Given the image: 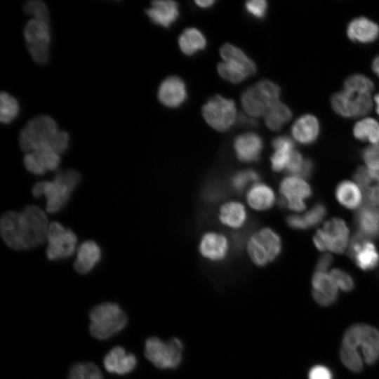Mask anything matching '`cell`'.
Returning a JSON list of instances; mask_svg holds the SVG:
<instances>
[{"label": "cell", "instance_id": "6da1fadb", "mask_svg": "<svg viewBox=\"0 0 379 379\" xmlns=\"http://www.w3.org/2000/svg\"><path fill=\"white\" fill-rule=\"evenodd\" d=\"M49 224L44 210L28 205L20 212L4 213L0 219V232L8 246L15 251H25L46 241Z\"/></svg>", "mask_w": 379, "mask_h": 379}, {"label": "cell", "instance_id": "7a4b0ae2", "mask_svg": "<svg viewBox=\"0 0 379 379\" xmlns=\"http://www.w3.org/2000/svg\"><path fill=\"white\" fill-rule=\"evenodd\" d=\"M69 140L68 133L59 130L55 121L45 114L31 119L21 129L18 137L20 147L26 153L50 149L60 155L67 150Z\"/></svg>", "mask_w": 379, "mask_h": 379}, {"label": "cell", "instance_id": "3957f363", "mask_svg": "<svg viewBox=\"0 0 379 379\" xmlns=\"http://www.w3.org/2000/svg\"><path fill=\"white\" fill-rule=\"evenodd\" d=\"M81 180L80 173L73 169L58 170L52 181H40L32 187L34 197L45 196L48 213L58 212L68 201L71 193Z\"/></svg>", "mask_w": 379, "mask_h": 379}, {"label": "cell", "instance_id": "277c9868", "mask_svg": "<svg viewBox=\"0 0 379 379\" xmlns=\"http://www.w3.org/2000/svg\"><path fill=\"white\" fill-rule=\"evenodd\" d=\"M90 332L99 340L109 338L121 331L127 318L121 308L115 303L104 302L90 311Z\"/></svg>", "mask_w": 379, "mask_h": 379}, {"label": "cell", "instance_id": "5b68a950", "mask_svg": "<svg viewBox=\"0 0 379 379\" xmlns=\"http://www.w3.org/2000/svg\"><path fill=\"white\" fill-rule=\"evenodd\" d=\"M281 90L274 82L262 79L248 88L241 95L243 108L251 117H260L279 102Z\"/></svg>", "mask_w": 379, "mask_h": 379}, {"label": "cell", "instance_id": "8992f818", "mask_svg": "<svg viewBox=\"0 0 379 379\" xmlns=\"http://www.w3.org/2000/svg\"><path fill=\"white\" fill-rule=\"evenodd\" d=\"M220 53L224 61L218 64V71L227 81L239 83L255 73L254 62L237 46L225 44L220 48Z\"/></svg>", "mask_w": 379, "mask_h": 379}, {"label": "cell", "instance_id": "52a82bcc", "mask_svg": "<svg viewBox=\"0 0 379 379\" xmlns=\"http://www.w3.org/2000/svg\"><path fill=\"white\" fill-rule=\"evenodd\" d=\"M247 253L251 260L258 267H264L280 254L281 241L279 234L270 227L255 232L247 241Z\"/></svg>", "mask_w": 379, "mask_h": 379}, {"label": "cell", "instance_id": "ba28073f", "mask_svg": "<svg viewBox=\"0 0 379 379\" xmlns=\"http://www.w3.org/2000/svg\"><path fill=\"white\" fill-rule=\"evenodd\" d=\"M183 350V344L178 338L164 342L157 337H150L145 342V355L158 368L173 369L180 364Z\"/></svg>", "mask_w": 379, "mask_h": 379}, {"label": "cell", "instance_id": "9c48e42d", "mask_svg": "<svg viewBox=\"0 0 379 379\" xmlns=\"http://www.w3.org/2000/svg\"><path fill=\"white\" fill-rule=\"evenodd\" d=\"M23 33L33 60L40 65L46 64L50 55L49 23L32 18L26 23Z\"/></svg>", "mask_w": 379, "mask_h": 379}, {"label": "cell", "instance_id": "30bf717a", "mask_svg": "<svg viewBox=\"0 0 379 379\" xmlns=\"http://www.w3.org/2000/svg\"><path fill=\"white\" fill-rule=\"evenodd\" d=\"M77 241L70 229L65 228L58 222H51L46 238L48 259L57 260L70 257L76 251Z\"/></svg>", "mask_w": 379, "mask_h": 379}, {"label": "cell", "instance_id": "8fae6325", "mask_svg": "<svg viewBox=\"0 0 379 379\" xmlns=\"http://www.w3.org/2000/svg\"><path fill=\"white\" fill-rule=\"evenodd\" d=\"M202 114L212 128L218 131H225L234 124L237 110L232 100L215 95L203 106Z\"/></svg>", "mask_w": 379, "mask_h": 379}, {"label": "cell", "instance_id": "7c38bea8", "mask_svg": "<svg viewBox=\"0 0 379 379\" xmlns=\"http://www.w3.org/2000/svg\"><path fill=\"white\" fill-rule=\"evenodd\" d=\"M348 228L340 218H333L318 230L314 237L315 246L319 251L329 250L341 253L346 248L348 241Z\"/></svg>", "mask_w": 379, "mask_h": 379}, {"label": "cell", "instance_id": "4fadbf2b", "mask_svg": "<svg viewBox=\"0 0 379 379\" xmlns=\"http://www.w3.org/2000/svg\"><path fill=\"white\" fill-rule=\"evenodd\" d=\"M333 110L344 117H355L365 115L371 109L372 100L370 93H337L331 98Z\"/></svg>", "mask_w": 379, "mask_h": 379}, {"label": "cell", "instance_id": "5bb4252c", "mask_svg": "<svg viewBox=\"0 0 379 379\" xmlns=\"http://www.w3.org/2000/svg\"><path fill=\"white\" fill-rule=\"evenodd\" d=\"M279 192L284 199L286 207L294 211H301L305 208L304 199L312 196L310 186L297 176H288L279 185Z\"/></svg>", "mask_w": 379, "mask_h": 379}, {"label": "cell", "instance_id": "9a60e30c", "mask_svg": "<svg viewBox=\"0 0 379 379\" xmlns=\"http://www.w3.org/2000/svg\"><path fill=\"white\" fill-rule=\"evenodd\" d=\"M25 168L36 175L56 170L60 162V154L50 149H40L26 153L23 158Z\"/></svg>", "mask_w": 379, "mask_h": 379}, {"label": "cell", "instance_id": "2e32d148", "mask_svg": "<svg viewBox=\"0 0 379 379\" xmlns=\"http://www.w3.org/2000/svg\"><path fill=\"white\" fill-rule=\"evenodd\" d=\"M230 244L225 235L216 232H207L201 238L199 245L201 256L210 261L224 260L229 251Z\"/></svg>", "mask_w": 379, "mask_h": 379}, {"label": "cell", "instance_id": "e0dca14e", "mask_svg": "<svg viewBox=\"0 0 379 379\" xmlns=\"http://www.w3.org/2000/svg\"><path fill=\"white\" fill-rule=\"evenodd\" d=\"M158 98L166 107H179L187 98L185 82L181 78L176 76L166 78L159 88Z\"/></svg>", "mask_w": 379, "mask_h": 379}, {"label": "cell", "instance_id": "ac0fdd59", "mask_svg": "<svg viewBox=\"0 0 379 379\" xmlns=\"http://www.w3.org/2000/svg\"><path fill=\"white\" fill-rule=\"evenodd\" d=\"M312 296L317 303L328 306L334 303L338 295L337 285L331 275L316 272L312 277Z\"/></svg>", "mask_w": 379, "mask_h": 379}, {"label": "cell", "instance_id": "d6986e66", "mask_svg": "<svg viewBox=\"0 0 379 379\" xmlns=\"http://www.w3.org/2000/svg\"><path fill=\"white\" fill-rule=\"evenodd\" d=\"M263 142L260 137L254 133L241 134L234 142L237 157L242 162L257 161L262 150Z\"/></svg>", "mask_w": 379, "mask_h": 379}, {"label": "cell", "instance_id": "ffe728a7", "mask_svg": "<svg viewBox=\"0 0 379 379\" xmlns=\"http://www.w3.org/2000/svg\"><path fill=\"white\" fill-rule=\"evenodd\" d=\"M354 178L361 188L366 204L379 206V171L358 168Z\"/></svg>", "mask_w": 379, "mask_h": 379}, {"label": "cell", "instance_id": "44dd1931", "mask_svg": "<svg viewBox=\"0 0 379 379\" xmlns=\"http://www.w3.org/2000/svg\"><path fill=\"white\" fill-rule=\"evenodd\" d=\"M136 364L135 357L133 354H127L125 350L119 346L112 348L103 360L105 368L108 372L119 375L128 373L134 369Z\"/></svg>", "mask_w": 379, "mask_h": 379}, {"label": "cell", "instance_id": "7402d4cb", "mask_svg": "<svg viewBox=\"0 0 379 379\" xmlns=\"http://www.w3.org/2000/svg\"><path fill=\"white\" fill-rule=\"evenodd\" d=\"M145 13L154 24L168 27L179 16L178 4L174 1H154Z\"/></svg>", "mask_w": 379, "mask_h": 379}, {"label": "cell", "instance_id": "603a6c76", "mask_svg": "<svg viewBox=\"0 0 379 379\" xmlns=\"http://www.w3.org/2000/svg\"><path fill=\"white\" fill-rule=\"evenodd\" d=\"M101 258V250L96 242L88 240L78 248L73 267L79 274L88 273Z\"/></svg>", "mask_w": 379, "mask_h": 379}, {"label": "cell", "instance_id": "cb8c5ba5", "mask_svg": "<svg viewBox=\"0 0 379 379\" xmlns=\"http://www.w3.org/2000/svg\"><path fill=\"white\" fill-rule=\"evenodd\" d=\"M355 223L359 232L368 238H375L379 234V208L366 204L355 213Z\"/></svg>", "mask_w": 379, "mask_h": 379}, {"label": "cell", "instance_id": "d4e9b609", "mask_svg": "<svg viewBox=\"0 0 379 379\" xmlns=\"http://www.w3.org/2000/svg\"><path fill=\"white\" fill-rule=\"evenodd\" d=\"M247 218L246 207L239 201H227L219 209L220 222L231 229L237 230L242 227L246 222Z\"/></svg>", "mask_w": 379, "mask_h": 379}, {"label": "cell", "instance_id": "484cf974", "mask_svg": "<svg viewBox=\"0 0 379 379\" xmlns=\"http://www.w3.org/2000/svg\"><path fill=\"white\" fill-rule=\"evenodd\" d=\"M347 36L353 41L368 43L375 40L379 35V26L365 17L353 19L347 27Z\"/></svg>", "mask_w": 379, "mask_h": 379}, {"label": "cell", "instance_id": "4316f807", "mask_svg": "<svg viewBox=\"0 0 379 379\" xmlns=\"http://www.w3.org/2000/svg\"><path fill=\"white\" fill-rule=\"evenodd\" d=\"M294 138L301 144L314 142L319 133V124L317 119L311 114H305L298 118L292 126Z\"/></svg>", "mask_w": 379, "mask_h": 379}, {"label": "cell", "instance_id": "83f0119b", "mask_svg": "<svg viewBox=\"0 0 379 379\" xmlns=\"http://www.w3.org/2000/svg\"><path fill=\"white\" fill-rule=\"evenodd\" d=\"M248 204L253 209L263 211L270 208L275 202L273 190L263 182L255 183L246 194Z\"/></svg>", "mask_w": 379, "mask_h": 379}, {"label": "cell", "instance_id": "f1b7e54d", "mask_svg": "<svg viewBox=\"0 0 379 379\" xmlns=\"http://www.w3.org/2000/svg\"><path fill=\"white\" fill-rule=\"evenodd\" d=\"M274 152L270 158L272 169L276 172L286 170L294 150V142L288 136L282 135L272 140Z\"/></svg>", "mask_w": 379, "mask_h": 379}, {"label": "cell", "instance_id": "f546056e", "mask_svg": "<svg viewBox=\"0 0 379 379\" xmlns=\"http://www.w3.org/2000/svg\"><path fill=\"white\" fill-rule=\"evenodd\" d=\"M360 345L366 364H374L379 359V331L372 326L363 324Z\"/></svg>", "mask_w": 379, "mask_h": 379}, {"label": "cell", "instance_id": "4dcf8cb0", "mask_svg": "<svg viewBox=\"0 0 379 379\" xmlns=\"http://www.w3.org/2000/svg\"><path fill=\"white\" fill-rule=\"evenodd\" d=\"M178 41L181 51L187 55L203 50L206 46L204 35L199 29L193 27L185 29L180 34Z\"/></svg>", "mask_w": 379, "mask_h": 379}, {"label": "cell", "instance_id": "1f68e13d", "mask_svg": "<svg viewBox=\"0 0 379 379\" xmlns=\"http://www.w3.org/2000/svg\"><path fill=\"white\" fill-rule=\"evenodd\" d=\"M352 258L357 266L364 270H373L379 262V254L376 248L368 240L359 247Z\"/></svg>", "mask_w": 379, "mask_h": 379}, {"label": "cell", "instance_id": "d6a6232c", "mask_svg": "<svg viewBox=\"0 0 379 379\" xmlns=\"http://www.w3.org/2000/svg\"><path fill=\"white\" fill-rule=\"evenodd\" d=\"M336 198L345 208H354L361 202V195L359 188L350 181L341 182L336 188Z\"/></svg>", "mask_w": 379, "mask_h": 379}, {"label": "cell", "instance_id": "836d02e7", "mask_svg": "<svg viewBox=\"0 0 379 379\" xmlns=\"http://www.w3.org/2000/svg\"><path fill=\"white\" fill-rule=\"evenodd\" d=\"M292 117L289 107L282 102H277L265 114V122L272 131H278Z\"/></svg>", "mask_w": 379, "mask_h": 379}, {"label": "cell", "instance_id": "e575fe53", "mask_svg": "<svg viewBox=\"0 0 379 379\" xmlns=\"http://www.w3.org/2000/svg\"><path fill=\"white\" fill-rule=\"evenodd\" d=\"M314 169V163L311 159H305L300 153L294 151L286 171L293 176L308 178L312 175Z\"/></svg>", "mask_w": 379, "mask_h": 379}, {"label": "cell", "instance_id": "d590c367", "mask_svg": "<svg viewBox=\"0 0 379 379\" xmlns=\"http://www.w3.org/2000/svg\"><path fill=\"white\" fill-rule=\"evenodd\" d=\"M353 133L354 137L360 140L379 142V124L374 119L360 120L354 125Z\"/></svg>", "mask_w": 379, "mask_h": 379}, {"label": "cell", "instance_id": "8d00e7d4", "mask_svg": "<svg viewBox=\"0 0 379 379\" xmlns=\"http://www.w3.org/2000/svg\"><path fill=\"white\" fill-rule=\"evenodd\" d=\"M373 81L367 77L355 74L348 77L343 86V91L348 93H370L373 89Z\"/></svg>", "mask_w": 379, "mask_h": 379}, {"label": "cell", "instance_id": "74e56055", "mask_svg": "<svg viewBox=\"0 0 379 379\" xmlns=\"http://www.w3.org/2000/svg\"><path fill=\"white\" fill-rule=\"evenodd\" d=\"M67 379H103L99 368L91 362H79L69 370Z\"/></svg>", "mask_w": 379, "mask_h": 379}, {"label": "cell", "instance_id": "f35d334b", "mask_svg": "<svg viewBox=\"0 0 379 379\" xmlns=\"http://www.w3.org/2000/svg\"><path fill=\"white\" fill-rule=\"evenodd\" d=\"M19 112L17 100L6 92L0 95V121L3 124H9L16 118Z\"/></svg>", "mask_w": 379, "mask_h": 379}, {"label": "cell", "instance_id": "ab89813d", "mask_svg": "<svg viewBox=\"0 0 379 379\" xmlns=\"http://www.w3.org/2000/svg\"><path fill=\"white\" fill-rule=\"evenodd\" d=\"M340 356L343 364L351 371L359 373L362 370L363 362L357 349L342 345Z\"/></svg>", "mask_w": 379, "mask_h": 379}, {"label": "cell", "instance_id": "60d3db41", "mask_svg": "<svg viewBox=\"0 0 379 379\" xmlns=\"http://www.w3.org/2000/svg\"><path fill=\"white\" fill-rule=\"evenodd\" d=\"M24 11L32 15L33 19L49 23V11L44 2L40 0H31L23 6Z\"/></svg>", "mask_w": 379, "mask_h": 379}, {"label": "cell", "instance_id": "b9f144b4", "mask_svg": "<svg viewBox=\"0 0 379 379\" xmlns=\"http://www.w3.org/2000/svg\"><path fill=\"white\" fill-rule=\"evenodd\" d=\"M326 208L321 204L314 205L308 212L302 215L307 229L318 225L325 217Z\"/></svg>", "mask_w": 379, "mask_h": 379}, {"label": "cell", "instance_id": "7bdbcfd3", "mask_svg": "<svg viewBox=\"0 0 379 379\" xmlns=\"http://www.w3.org/2000/svg\"><path fill=\"white\" fill-rule=\"evenodd\" d=\"M258 173L253 170H248L237 173L232 178V187L237 191L242 190L249 182H257Z\"/></svg>", "mask_w": 379, "mask_h": 379}, {"label": "cell", "instance_id": "ee69618b", "mask_svg": "<svg viewBox=\"0 0 379 379\" xmlns=\"http://www.w3.org/2000/svg\"><path fill=\"white\" fill-rule=\"evenodd\" d=\"M331 276L337 286L345 292L352 291L354 287L353 278L346 272L340 269H333L331 272Z\"/></svg>", "mask_w": 379, "mask_h": 379}, {"label": "cell", "instance_id": "f6af8a7d", "mask_svg": "<svg viewBox=\"0 0 379 379\" xmlns=\"http://www.w3.org/2000/svg\"><path fill=\"white\" fill-rule=\"evenodd\" d=\"M362 157L369 169L379 171V142L364 149Z\"/></svg>", "mask_w": 379, "mask_h": 379}, {"label": "cell", "instance_id": "bcb514c9", "mask_svg": "<svg viewBox=\"0 0 379 379\" xmlns=\"http://www.w3.org/2000/svg\"><path fill=\"white\" fill-rule=\"evenodd\" d=\"M245 8L253 16L262 18L265 15L267 4L264 0H252L246 2Z\"/></svg>", "mask_w": 379, "mask_h": 379}, {"label": "cell", "instance_id": "7dc6e473", "mask_svg": "<svg viewBox=\"0 0 379 379\" xmlns=\"http://www.w3.org/2000/svg\"><path fill=\"white\" fill-rule=\"evenodd\" d=\"M308 379H333V374L326 366L318 364L310 369Z\"/></svg>", "mask_w": 379, "mask_h": 379}, {"label": "cell", "instance_id": "c3c4849f", "mask_svg": "<svg viewBox=\"0 0 379 379\" xmlns=\"http://www.w3.org/2000/svg\"><path fill=\"white\" fill-rule=\"evenodd\" d=\"M286 222L288 226L295 230L307 229L302 215H291L286 218Z\"/></svg>", "mask_w": 379, "mask_h": 379}, {"label": "cell", "instance_id": "681fc988", "mask_svg": "<svg viewBox=\"0 0 379 379\" xmlns=\"http://www.w3.org/2000/svg\"><path fill=\"white\" fill-rule=\"evenodd\" d=\"M333 262V258L330 254L325 253L318 260L316 265V272H324L331 266Z\"/></svg>", "mask_w": 379, "mask_h": 379}, {"label": "cell", "instance_id": "f907efd6", "mask_svg": "<svg viewBox=\"0 0 379 379\" xmlns=\"http://www.w3.org/2000/svg\"><path fill=\"white\" fill-rule=\"evenodd\" d=\"M195 3L200 7L207 8V7L211 6L214 3V1L200 0V1H196Z\"/></svg>", "mask_w": 379, "mask_h": 379}, {"label": "cell", "instance_id": "816d5d0a", "mask_svg": "<svg viewBox=\"0 0 379 379\" xmlns=\"http://www.w3.org/2000/svg\"><path fill=\"white\" fill-rule=\"evenodd\" d=\"M373 71L379 76V55L375 58L372 62Z\"/></svg>", "mask_w": 379, "mask_h": 379}, {"label": "cell", "instance_id": "f5cc1de1", "mask_svg": "<svg viewBox=\"0 0 379 379\" xmlns=\"http://www.w3.org/2000/svg\"><path fill=\"white\" fill-rule=\"evenodd\" d=\"M375 102L376 103V111L379 115V93L375 96Z\"/></svg>", "mask_w": 379, "mask_h": 379}]
</instances>
